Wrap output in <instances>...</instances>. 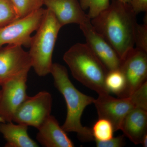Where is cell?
<instances>
[{"instance_id": "obj_9", "label": "cell", "mask_w": 147, "mask_h": 147, "mask_svg": "<svg viewBox=\"0 0 147 147\" xmlns=\"http://www.w3.org/2000/svg\"><path fill=\"white\" fill-rule=\"evenodd\" d=\"M98 118L105 119L113 124L115 131L120 129L123 119L130 111L137 108L132 96L115 98L109 94H98L93 102Z\"/></svg>"}, {"instance_id": "obj_26", "label": "cell", "mask_w": 147, "mask_h": 147, "mask_svg": "<svg viewBox=\"0 0 147 147\" xmlns=\"http://www.w3.org/2000/svg\"><path fill=\"white\" fill-rule=\"evenodd\" d=\"M118 1L124 3L129 4L130 3V0H118Z\"/></svg>"}, {"instance_id": "obj_4", "label": "cell", "mask_w": 147, "mask_h": 147, "mask_svg": "<svg viewBox=\"0 0 147 147\" xmlns=\"http://www.w3.org/2000/svg\"><path fill=\"white\" fill-rule=\"evenodd\" d=\"M61 28L53 12L46 8L35 34L32 36L28 52L32 67L38 76L50 73L54 48Z\"/></svg>"}, {"instance_id": "obj_24", "label": "cell", "mask_w": 147, "mask_h": 147, "mask_svg": "<svg viewBox=\"0 0 147 147\" xmlns=\"http://www.w3.org/2000/svg\"><path fill=\"white\" fill-rule=\"evenodd\" d=\"M129 4L137 15L141 12H147V0H130Z\"/></svg>"}, {"instance_id": "obj_28", "label": "cell", "mask_w": 147, "mask_h": 147, "mask_svg": "<svg viewBox=\"0 0 147 147\" xmlns=\"http://www.w3.org/2000/svg\"><path fill=\"white\" fill-rule=\"evenodd\" d=\"M1 90H0V99H1Z\"/></svg>"}, {"instance_id": "obj_21", "label": "cell", "mask_w": 147, "mask_h": 147, "mask_svg": "<svg viewBox=\"0 0 147 147\" xmlns=\"http://www.w3.org/2000/svg\"><path fill=\"white\" fill-rule=\"evenodd\" d=\"M135 45L137 48L147 53V23L137 24L134 34Z\"/></svg>"}, {"instance_id": "obj_19", "label": "cell", "mask_w": 147, "mask_h": 147, "mask_svg": "<svg viewBox=\"0 0 147 147\" xmlns=\"http://www.w3.org/2000/svg\"><path fill=\"white\" fill-rule=\"evenodd\" d=\"M83 10L89 9L88 15L90 19L97 16L110 5V0H79Z\"/></svg>"}, {"instance_id": "obj_18", "label": "cell", "mask_w": 147, "mask_h": 147, "mask_svg": "<svg viewBox=\"0 0 147 147\" xmlns=\"http://www.w3.org/2000/svg\"><path fill=\"white\" fill-rule=\"evenodd\" d=\"M18 18L29 15L42 7V0H10Z\"/></svg>"}, {"instance_id": "obj_2", "label": "cell", "mask_w": 147, "mask_h": 147, "mask_svg": "<svg viewBox=\"0 0 147 147\" xmlns=\"http://www.w3.org/2000/svg\"><path fill=\"white\" fill-rule=\"evenodd\" d=\"M50 74L55 87L63 95L66 103V117L62 128L66 132L76 133L82 142L93 141L92 129L83 126L81 120L85 108L93 103L95 98L82 93L75 88L69 79L67 69L62 65L53 63Z\"/></svg>"}, {"instance_id": "obj_15", "label": "cell", "mask_w": 147, "mask_h": 147, "mask_svg": "<svg viewBox=\"0 0 147 147\" xmlns=\"http://www.w3.org/2000/svg\"><path fill=\"white\" fill-rule=\"evenodd\" d=\"M28 126L11 122L0 123V132L6 141V147H37L38 145L30 137Z\"/></svg>"}, {"instance_id": "obj_20", "label": "cell", "mask_w": 147, "mask_h": 147, "mask_svg": "<svg viewBox=\"0 0 147 147\" xmlns=\"http://www.w3.org/2000/svg\"><path fill=\"white\" fill-rule=\"evenodd\" d=\"M18 18L10 0H0V28Z\"/></svg>"}, {"instance_id": "obj_16", "label": "cell", "mask_w": 147, "mask_h": 147, "mask_svg": "<svg viewBox=\"0 0 147 147\" xmlns=\"http://www.w3.org/2000/svg\"><path fill=\"white\" fill-rule=\"evenodd\" d=\"M105 88L108 93H112L121 97L123 94L126 82L123 73L120 69L109 71L105 77Z\"/></svg>"}, {"instance_id": "obj_13", "label": "cell", "mask_w": 147, "mask_h": 147, "mask_svg": "<svg viewBox=\"0 0 147 147\" xmlns=\"http://www.w3.org/2000/svg\"><path fill=\"white\" fill-rule=\"evenodd\" d=\"M38 129L36 139L43 146L74 147L73 142L53 116L50 115Z\"/></svg>"}, {"instance_id": "obj_10", "label": "cell", "mask_w": 147, "mask_h": 147, "mask_svg": "<svg viewBox=\"0 0 147 147\" xmlns=\"http://www.w3.org/2000/svg\"><path fill=\"white\" fill-rule=\"evenodd\" d=\"M31 67L28 52L21 45H8L0 47V86L9 79L29 72Z\"/></svg>"}, {"instance_id": "obj_7", "label": "cell", "mask_w": 147, "mask_h": 147, "mask_svg": "<svg viewBox=\"0 0 147 147\" xmlns=\"http://www.w3.org/2000/svg\"><path fill=\"white\" fill-rule=\"evenodd\" d=\"M28 72H24L1 84L0 117L5 122L13 121L18 107L28 96L26 83Z\"/></svg>"}, {"instance_id": "obj_3", "label": "cell", "mask_w": 147, "mask_h": 147, "mask_svg": "<svg viewBox=\"0 0 147 147\" xmlns=\"http://www.w3.org/2000/svg\"><path fill=\"white\" fill-rule=\"evenodd\" d=\"M63 59L76 80L98 94H110L105 85L109 71L86 43L72 45L65 53Z\"/></svg>"}, {"instance_id": "obj_5", "label": "cell", "mask_w": 147, "mask_h": 147, "mask_svg": "<svg viewBox=\"0 0 147 147\" xmlns=\"http://www.w3.org/2000/svg\"><path fill=\"white\" fill-rule=\"evenodd\" d=\"M45 10L41 7L0 28V47L5 45L30 47L32 39L31 35L39 27Z\"/></svg>"}, {"instance_id": "obj_6", "label": "cell", "mask_w": 147, "mask_h": 147, "mask_svg": "<svg viewBox=\"0 0 147 147\" xmlns=\"http://www.w3.org/2000/svg\"><path fill=\"white\" fill-rule=\"evenodd\" d=\"M52 103V96L47 92L28 96L16 110L13 121L38 129L50 115Z\"/></svg>"}, {"instance_id": "obj_17", "label": "cell", "mask_w": 147, "mask_h": 147, "mask_svg": "<svg viewBox=\"0 0 147 147\" xmlns=\"http://www.w3.org/2000/svg\"><path fill=\"white\" fill-rule=\"evenodd\" d=\"M91 129L94 140L100 142L111 139L115 131L112 123L105 119L98 118Z\"/></svg>"}, {"instance_id": "obj_27", "label": "cell", "mask_w": 147, "mask_h": 147, "mask_svg": "<svg viewBox=\"0 0 147 147\" xmlns=\"http://www.w3.org/2000/svg\"><path fill=\"white\" fill-rule=\"evenodd\" d=\"M2 122H5V121H4L3 120V119L2 118H1L0 117V123H2Z\"/></svg>"}, {"instance_id": "obj_1", "label": "cell", "mask_w": 147, "mask_h": 147, "mask_svg": "<svg viewBox=\"0 0 147 147\" xmlns=\"http://www.w3.org/2000/svg\"><path fill=\"white\" fill-rule=\"evenodd\" d=\"M97 32L111 45L122 60L134 47L137 15L130 5L112 0L108 8L90 20Z\"/></svg>"}, {"instance_id": "obj_23", "label": "cell", "mask_w": 147, "mask_h": 147, "mask_svg": "<svg viewBox=\"0 0 147 147\" xmlns=\"http://www.w3.org/2000/svg\"><path fill=\"white\" fill-rule=\"evenodd\" d=\"M125 135L117 137H113L111 139L104 141H96V146L98 147H122L125 144Z\"/></svg>"}, {"instance_id": "obj_8", "label": "cell", "mask_w": 147, "mask_h": 147, "mask_svg": "<svg viewBox=\"0 0 147 147\" xmlns=\"http://www.w3.org/2000/svg\"><path fill=\"white\" fill-rule=\"evenodd\" d=\"M120 69L126 82L121 97H128L147 82V53L133 47L122 60Z\"/></svg>"}, {"instance_id": "obj_12", "label": "cell", "mask_w": 147, "mask_h": 147, "mask_svg": "<svg viewBox=\"0 0 147 147\" xmlns=\"http://www.w3.org/2000/svg\"><path fill=\"white\" fill-rule=\"evenodd\" d=\"M43 5L54 14L62 27L74 24L79 26L90 21L79 0H42Z\"/></svg>"}, {"instance_id": "obj_22", "label": "cell", "mask_w": 147, "mask_h": 147, "mask_svg": "<svg viewBox=\"0 0 147 147\" xmlns=\"http://www.w3.org/2000/svg\"><path fill=\"white\" fill-rule=\"evenodd\" d=\"M137 108L147 110V82H146L131 95Z\"/></svg>"}, {"instance_id": "obj_14", "label": "cell", "mask_w": 147, "mask_h": 147, "mask_svg": "<svg viewBox=\"0 0 147 147\" xmlns=\"http://www.w3.org/2000/svg\"><path fill=\"white\" fill-rule=\"evenodd\" d=\"M120 130L134 144H141L147 134V110L139 108L131 110L124 119Z\"/></svg>"}, {"instance_id": "obj_25", "label": "cell", "mask_w": 147, "mask_h": 147, "mask_svg": "<svg viewBox=\"0 0 147 147\" xmlns=\"http://www.w3.org/2000/svg\"><path fill=\"white\" fill-rule=\"evenodd\" d=\"M141 144L144 147H147V134L144 136L141 142Z\"/></svg>"}, {"instance_id": "obj_11", "label": "cell", "mask_w": 147, "mask_h": 147, "mask_svg": "<svg viewBox=\"0 0 147 147\" xmlns=\"http://www.w3.org/2000/svg\"><path fill=\"white\" fill-rule=\"evenodd\" d=\"M79 26L86 43L108 71L120 69L121 60L111 45L96 31L90 21Z\"/></svg>"}]
</instances>
